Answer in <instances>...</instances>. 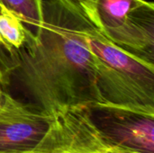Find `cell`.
Returning <instances> with one entry per match:
<instances>
[{
  "mask_svg": "<svg viewBox=\"0 0 154 153\" xmlns=\"http://www.w3.org/2000/svg\"><path fill=\"white\" fill-rule=\"evenodd\" d=\"M42 23L15 51L18 65L9 85L50 115L101 103L94 59L83 32L87 15L79 1L42 0Z\"/></svg>",
  "mask_w": 154,
  "mask_h": 153,
  "instance_id": "1",
  "label": "cell"
},
{
  "mask_svg": "<svg viewBox=\"0 0 154 153\" xmlns=\"http://www.w3.org/2000/svg\"><path fill=\"white\" fill-rule=\"evenodd\" d=\"M83 32L94 59L101 103L154 111V64L112 42L88 16Z\"/></svg>",
  "mask_w": 154,
  "mask_h": 153,
  "instance_id": "2",
  "label": "cell"
},
{
  "mask_svg": "<svg viewBox=\"0 0 154 153\" xmlns=\"http://www.w3.org/2000/svg\"><path fill=\"white\" fill-rule=\"evenodd\" d=\"M96 127L109 140L144 153H154V111L105 103L85 107Z\"/></svg>",
  "mask_w": 154,
  "mask_h": 153,
  "instance_id": "3",
  "label": "cell"
},
{
  "mask_svg": "<svg viewBox=\"0 0 154 153\" xmlns=\"http://www.w3.org/2000/svg\"><path fill=\"white\" fill-rule=\"evenodd\" d=\"M52 115L13 96L0 111V153L33 150L47 133Z\"/></svg>",
  "mask_w": 154,
  "mask_h": 153,
  "instance_id": "4",
  "label": "cell"
},
{
  "mask_svg": "<svg viewBox=\"0 0 154 153\" xmlns=\"http://www.w3.org/2000/svg\"><path fill=\"white\" fill-rule=\"evenodd\" d=\"M125 51L154 64V4L147 2L125 23L106 35Z\"/></svg>",
  "mask_w": 154,
  "mask_h": 153,
  "instance_id": "5",
  "label": "cell"
},
{
  "mask_svg": "<svg viewBox=\"0 0 154 153\" xmlns=\"http://www.w3.org/2000/svg\"><path fill=\"white\" fill-rule=\"evenodd\" d=\"M29 153H96L80 133L70 108L52 115L42 140Z\"/></svg>",
  "mask_w": 154,
  "mask_h": 153,
  "instance_id": "6",
  "label": "cell"
},
{
  "mask_svg": "<svg viewBox=\"0 0 154 153\" xmlns=\"http://www.w3.org/2000/svg\"><path fill=\"white\" fill-rule=\"evenodd\" d=\"M91 23L106 35L122 26L146 0H79Z\"/></svg>",
  "mask_w": 154,
  "mask_h": 153,
  "instance_id": "7",
  "label": "cell"
},
{
  "mask_svg": "<svg viewBox=\"0 0 154 153\" xmlns=\"http://www.w3.org/2000/svg\"><path fill=\"white\" fill-rule=\"evenodd\" d=\"M70 110L80 133L96 153H144L106 138L93 124L85 107H71Z\"/></svg>",
  "mask_w": 154,
  "mask_h": 153,
  "instance_id": "8",
  "label": "cell"
},
{
  "mask_svg": "<svg viewBox=\"0 0 154 153\" xmlns=\"http://www.w3.org/2000/svg\"><path fill=\"white\" fill-rule=\"evenodd\" d=\"M0 4L16 14L35 34L43 21L42 0H0Z\"/></svg>",
  "mask_w": 154,
  "mask_h": 153,
  "instance_id": "9",
  "label": "cell"
},
{
  "mask_svg": "<svg viewBox=\"0 0 154 153\" xmlns=\"http://www.w3.org/2000/svg\"><path fill=\"white\" fill-rule=\"evenodd\" d=\"M18 65L15 50L10 49L0 40V83L6 87L12 72Z\"/></svg>",
  "mask_w": 154,
  "mask_h": 153,
  "instance_id": "10",
  "label": "cell"
},
{
  "mask_svg": "<svg viewBox=\"0 0 154 153\" xmlns=\"http://www.w3.org/2000/svg\"><path fill=\"white\" fill-rule=\"evenodd\" d=\"M12 95L7 91V87L0 83V111L6 105L8 99Z\"/></svg>",
  "mask_w": 154,
  "mask_h": 153,
  "instance_id": "11",
  "label": "cell"
},
{
  "mask_svg": "<svg viewBox=\"0 0 154 153\" xmlns=\"http://www.w3.org/2000/svg\"><path fill=\"white\" fill-rule=\"evenodd\" d=\"M14 153H29V151H27V152H14Z\"/></svg>",
  "mask_w": 154,
  "mask_h": 153,
  "instance_id": "12",
  "label": "cell"
}]
</instances>
